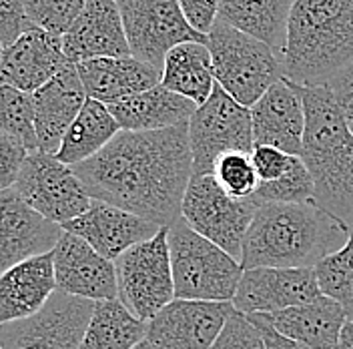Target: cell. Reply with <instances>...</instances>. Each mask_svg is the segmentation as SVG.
Segmentation results:
<instances>
[{
	"instance_id": "obj_1",
	"label": "cell",
	"mask_w": 353,
	"mask_h": 349,
	"mask_svg": "<svg viewBox=\"0 0 353 349\" xmlns=\"http://www.w3.org/2000/svg\"><path fill=\"white\" fill-rule=\"evenodd\" d=\"M72 169L90 199L171 227L181 219L193 177L189 123L163 131H121L101 153Z\"/></svg>"
},
{
	"instance_id": "obj_2",
	"label": "cell",
	"mask_w": 353,
	"mask_h": 349,
	"mask_svg": "<svg viewBox=\"0 0 353 349\" xmlns=\"http://www.w3.org/2000/svg\"><path fill=\"white\" fill-rule=\"evenodd\" d=\"M352 229L311 203H263L245 235L241 267L313 269L350 239Z\"/></svg>"
},
{
	"instance_id": "obj_3",
	"label": "cell",
	"mask_w": 353,
	"mask_h": 349,
	"mask_svg": "<svg viewBox=\"0 0 353 349\" xmlns=\"http://www.w3.org/2000/svg\"><path fill=\"white\" fill-rule=\"evenodd\" d=\"M295 87L305 109L301 159L313 177V203L347 229H353L352 129L327 85Z\"/></svg>"
},
{
	"instance_id": "obj_4",
	"label": "cell",
	"mask_w": 353,
	"mask_h": 349,
	"mask_svg": "<svg viewBox=\"0 0 353 349\" xmlns=\"http://www.w3.org/2000/svg\"><path fill=\"white\" fill-rule=\"evenodd\" d=\"M283 79L325 85L353 65V0H291L285 46L279 52Z\"/></svg>"
},
{
	"instance_id": "obj_5",
	"label": "cell",
	"mask_w": 353,
	"mask_h": 349,
	"mask_svg": "<svg viewBox=\"0 0 353 349\" xmlns=\"http://www.w3.org/2000/svg\"><path fill=\"white\" fill-rule=\"evenodd\" d=\"M207 37L215 83L243 107L251 109L283 79L281 54L263 41L219 19Z\"/></svg>"
},
{
	"instance_id": "obj_6",
	"label": "cell",
	"mask_w": 353,
	"mask_h": 349,
	"mask_svg": "<svg viewBox=\"0 0 353 349\" xmlns=\"http://www.w3.org/2000/svg\"><path fill=\"white\" fill-rule=\"evenodd\" d=\"M169 251L175 299L233 301L243 275L239 259L201 237L183 219L169 227Z\"/></svg>"
},
{
	"instance_id": "obj_7",
	"label": "cell",
	"mask_w": 353,
	"mask_h": 349,
	"mask_svg": "<svg viewBox=\"0 0 353 349\" xmlns=\"http://www.w3.org/2000/svg\"><path fill=\"white\" fill-rule=\"evenodd\" d=\"M117 299L132 315L149 323L154 315L175 299V281L169 251V227L153 239L125 251L117 261Z\"/></svg>"
},
{
	"instance_id": "obj_8",
	"label": "cell",
	"mask_w": 353,
	"mask_h": 349,
	"mask_svg": "<svg viewBox=\"0 0 353 349\" xmlns=\"http://www.w3.org/2000/svg\"><path fill=\"white\" fill-rule=\"evenodd\" d=\"M259 203L251 199H233L219 187L213 174H193L183 197L181 219L227 251L231 257L241 259L243 243L249 225L255 217Z\"/></svg>"
},
{
	"instance_id": "obj_9",
	"label": "cell",
	"mask_w": 353,
	"mask_h": 349,
	"mask_svg": "<svg viewBox=\"0 0 353 349\" xmlns=\"http://www.w3.org/2000/svg\"><path fill=\"white\" fill-rule=\"evenodd\" d=\"M189 143L193 174L213 173V165L221 154L251 153L255 149L251 109L215 85L207 103L197 107L189 119Z\"/></svg>"
},
{
	"instance_id": "obj_10",
	"label": "cell",
	"mask_w": 353,
	"mask_h": 349,
	"mask_svg": "<svg viewBox=\"0 0 353 349\" xmlns=\"http://www.w3.org/2000/svg\"><path fill=\"white\" fill-rule=\"evenodd\" d=\"M125 26L131 57L163 70L165 57L183 43H209L181 10L179 0H114Z\"/></svg>"
},
{
	"instance_id": "obj_11",
	"label": "cell",
	"mask_w": 353,
	"mask_h": 349,
	"mask_svg": "<svg viewBox=\"0 0 353 349\" xmlns=\"http://www.w3.org/2000/svg\"><path fill=\"white\" fill-rule=\"evenodd\" d=\"M12 189L30 209L57 225L83 215L92 201L72 167L41 151L26 157Z\"/></svg>"
},
{
	"instance_id": "obj_12",
	"label": "cell",
	"mask_w": 353,
	"mask_h": 349,
	"mask_svg": "<svg viewBox=\"0 0 353 349\" xmlns=\"http://www.w3.org/2000/svg\"><path fill=\"white\" fill-rule=\"evenodd\" d=\"M92 311L94 301L54 291L37 315L0 326V348L79 349Z\"/></svg>"
},
{
	"instance_id": "obj_13",
	"label": "cell",
	"mask_w": 353,
	"mask_h": 349,
	"mask_svg": "<svg viewBox=\"0 0 353 349\" xmlns=\"http://www.w3.org/2000/svg\"><path fill=\"white\" fill-rule=\"evenodd\" d=\"M227 301L173 299L147 323L151 349H211L233 313Z\"/></svg>"
},
{
	"instance_id": "obj_14",
	"label": "cell",
	"mask_w": 353,
	"mask_h": 349,
	"mask_svg": "<svg viewBox=\"0 0 353 349\" xmlns=\"http://www.w3.org/2000/svg\"><path fill=\"white\" fill-rule=\"evenodd\" d=\"M321 295L313 269H245L233 307L245 315L277 313L289 307L303 306Z\"/></svg>"
},
{
	"instance_id": "obj_15",
	"label": "cell",
	"mask_w": 353,
	"mask_h": 349,
	"mask_svg": "<svg viewBox=\"0 0 353 349\" xmlns=\"http://www.w3.org/2000/svg\"><path fill=\"white\" fill-rule=\"evenodd\" d=\"M57 291L88 301L117 299L114 263L99 255L87 241L63 231L52 249Z\"/></svg>"
},
{
	"instance_id": "obj_16",
	"label": "cell",
	"mask_w": 353,
	"mask_h": 349,
	"mask_svg": "<svg viewBox=\"0 0 353 349\" xmlns=\"http://www.w3.org/2000/svg\"><path fill=\"white\" fill-rule=\"evenodd\" d=\"M61 227L63 231L87 241L99 255L112 263L134 245L153 239L163 229L157 223L97 199L90 201V207L83 215Z\"/></svg>"
},
{
	"instance_id": "obj_17",
	"label": "cell",
	"mask_w": 353,
	"mask_h": 349,
	"mask_svg": "<svg viewBox=\"0 0 353 349\" xmlns=\"http://www.w3.org/2000/svg\"><path fill=\"white\" fill-rule=\"evenodd\" d=\"M63 227L30 209L14 189L0 191V275L17 263L50 253Z\"/></svg>"
},
{
	"instance_id": "obj_18",
	"label": "cell",
	"mask_w": 353,
	"mask_h": 349,
	"mask_svg": "<svg viewBox=\"0 0 353 349\" xmlns=\"http://www.w3.org/2000/svg\"><path fill=\"white\" fill-rule=\"evenodd\" d=\"M255 147H275L293 157H301L305 109L297 87L281 79L251 107Z\"/></svg>"
},
{
	"instance_id": "obj_19",
	"label": "cell",
	"mask_w": 353,
	"mask_h": 349,
	"mask_svg": "<svg viewBox=\"0 0 353 349\" xmlns=\"http://www.w3.org/2000/svg\"><path fill=\"white\" fill-rule=\"evenodd\" d=\"M68 65L63 39L32 28L10 46L2 48L0 83L32 94Z\"/></svg>"
},
{
	"instance_id": "obj_20",
	"label": "cell",
	"mask_w": 353,
	"mask_h": 349,
	"mask_svg": "<svg viewBox=\"0 0 353 349\" xmlns=\"http://www.w3.org/2000/svg\"><path fill=\"white\" fill-rule=\"evenodd\" d=\"M70 65L105 57H131L121 10L114 0H88L81 17L63 37Z\"/></svg>"
},
{
	"instance_id": "obj_21",
	"label": "cell",
	"mask_w": 353,
	"mask_h": 349,
	"mask_svg": "<svg viewBox=\"0 0 353 349\" xmlns=\"http://www.w3.org/2000/svg\"><path fill=\"white\" fill-rule=\"evenodd\" d=\"M88 101L77 65L65 66L54 79L32 92L34 131L41 153L57 154L68 127Z\"/></svg>"
},
{
	"instance_id": "obj_22",
	"label": "cell",
	"mask_w": 353,
	"mask_h": 349,
	"mask_svg": "<svg viewBox=\"0 0 353 349\" xmlns=\"http://www.w3.org/2000/svg\"><path fill=\"white\" fill-rule=\"evenodd\" d=\"M57 291L52 251L17 263L0 275V326L37 315Z\"/></svg>"
},
{
	"instance_id": "obj_23",
	"label": "cell",
	"mask_w": 353,
	"mask_h": 349,
	"mask_svg": "<svg viewBox=\"0 0 353 349\" xmlns=\"http://www.w3.org/2000/svg\"><path fill=\"white\" fill-rule=\"evenodd\" d=\"M88 99L112 105L161 85V70L134 57H105L77 65Z\"/></svg>"
},
{
	"instance_id": "obj_24",
	"label": "cell",
	"mask_w": 353,
	"mask_h": 349,
	"mask_svg": "<svg viewBox=\"0 0 353 349\" xmlns=\"http://www.w3.org/2000/svg\"><path fill=\"white\" fill-rule=\"evenodd\" d=\"M263 315L279 333L311 349H335L339 333L347 321V309L325 295L303 306Z\"/></svg>"
},
{
	"instance_id": "obj_25",
	"label": "cell",
	"mask_w": 353,
	"mask_h": 349,
	"mask_svg": "<svg viewBox=\"0 0 353 349\" xmlns=\"http://www.w3.org/2000/svg\"><path fill=\"white\" fill-rule=\"evenodd\" d=\"M110 114L119 123L121 131L147 132L171 129L181 123H189L197 105L163 85L145 92L132 94L119 103L109 105Z\"/></svg>"
},
{
	"instance_id": "obj_26",
	"label": "cell",
	"mask_w": 353,
	"mask_h": 349,
	"mask_svg": "<svg viewBox=\"0 0 353 349\" xmlns=\"http://www.w3.org/2000/svg\"><path fill=\"white\" fill-rule=\"evenodd\" d=\"M161 85L193 101L197 107L207 103L217 85L209 46L203 43H183L171 48L161 70Z\"/></svg>"
},
{
	"instance_id": "obj_27",
	"label": "cell",
	"mask_w": 353,
	"mask_h": 349,
	"mask_svg": "<svg viewBox=\"0 0 353 349\" xmlns=\"http://www.w3.org/2000/svg\"><path fill=\"white\" fill-rule=\"evenodd\" d=\"M289 8L291 0H219L217 19L281 52Z\"/></svg>"
},
{
	"instance_id": "obj_28",
	"label": "cell",
	"mask_w": 353,
	"mask_h": 349,
	"mask_svg": "<svg viewBox=\"0 0 353 349\" xmlns=\"http://www.w3.org/2000/svg\"><path fill=\"white\" fill-rule=\"evenodd\" d=\"M121 132L119 123L107 105L88 99L79 117L68 127L57 159L68 167H77L99 154Z\"/></svg>"
},
{
	"instance_id": "obj_29",
	"label": "cell",
	"mask_w": 353,
	"mask_h": 349,
	"mask_svg": "<svg viewBox=\"0 0 353 349\" xmlns=\"http://www.w3.org/2000/svg\"><path fill=\"white\" fill-rule=\"evenodd\" d=\"M147 337V323L119 299L97 301L79 349H134Z\"/></svg>"
},
{
	"instance_id": "obj_30",
	"label": "cell",
	"mask_w": 353,
	"mask_h": 349,
	"mask_svg": "<svg viewBox=\"0 0 353 349\" xmlns=\"http://www.w3.org/2000/svg\"><path fill=\"white\" fill-rule=\"evenodd\" d=\"M321 295L335 299L353 317V229L341 249L327 255L313 267Z\"/></svg>"
},
{
	"instance_id": "obj_31",
	"label": "cell",
	"mask_w": 353,
	"mask_h": 349,
	"mask_svg": "<svg viewBox=\"0 0 353 349\" xmlns=\"http://www.w3.org/2000/svg\"><path fill=\"white\" fill-rule=\"evenodd\" d=\"M0 131L19 139L30 153L39 151L32 94L0 83Z\"/></svg>"
},
{
	"instance_id": "obj_32",
	"label": "cell",
	"mask_w": 353,
	"mask_h": 349,
	"mask_svg": "<svg viewBox=\"0 0 353 349\" xmlns=\"http://www.w3.org/2000/svg\"><path fill=\"white\" fill-rule=\"evenodd\" d=\"M313 197H315V187L307 165L303 163L301 157H291L285 174L279 181L259 185L253 199L259 205L263 203L297 205V203H311Z\"/></svg>"
},
{
	"instance_id": "obj_33",
	"label": "cell",
	"mask_w": 353,
	"mask_h": 349,
	"mask_svg": "<svg viewBox=\"0 0 353 349\" xmlns=\"http://www.w3.org/2000/svg\"><path fill=\"white\" fill-rule=\"evenodd\" d=\"M213 177L219 187L233 199H251L259 187L251 153H225L213 165Z\"/></svg>"
},
{
	"instance_id": "obj_34",
	"label": "cell",
	"mask_w": 353,
	"mask_h": 349,
	"mask_svg": "<svg viewBox=\"0 0 353 349\" xmlns=\"http://www.w3.org/2000/svg\"><path fill=\"white\" fill-rule=\"evenodd\" d=\"M87 2L88 0H24V6L34 28L63 39L85 10Z\"/></svg>"
},
{
	"instance_id": "obj_35",
	"label": "cell",
	"mask_w": 353,
	"mask_h": 349,
	"mask_svg": "<svg viewBox=\"0 0 353 349\" xmlns=\"http://www.w3.org/2000/svg\"><path fill=\"white\" fill-rule=\"evenodd\" d=\"M211 349H265L263 335L249 315L233 309Z\"/></svg>"
},
{
	"instance_id": "obj_36",
	"label": "cell",
	"mask_w": 353,
	"mask_h": 349,
	"mask_svg": "<svg viewBox=\"0 0 353 349\" xmlns=\"http://www.w3.org/2000/svg\"><path fill=\"white\" fill-rule=\"evenodd\" d=\"M30 151L12 134L0 131V191L12 189Z\"/></svg>"
},
{
	"instance_id": "obj_37",
	"label": "cell",
	"mask_w": 353,
	"mask_h": 349,
	"mask_svg": "<svg viewBox=\"0 0 353 349\" xmlns=\"http://www.w3.org/2000/svg\"><path fill=\"white\" fill-rule=\"evenodd\" d=\"M32 22L26 14L24 0H0V46L6 48L19 41L24 32L32 30Z\"/></svg>"
},
{
	"instance_id": "obj_38",
	"label": "cell",
	"mask_w": 353,
	"mask_h": 349,
	"mask_svg": "<svg viewBox=\"0 0 353 349\" xmlns=\"http://www.w3.org/2000/svg\"><path fill=\"white\" fill-rule=\"evenodd\" d=\"M293 154H287L275 147H255L251 151V161L255 167V173L259 177V185L279 181L285 174L289 161Z\"/></svg>"
},
{
	"instance_id": "obj_39",
	"label": "cell",
	"mask_w": 353,
	"mask_h": 349,
	"mask_svg": "<svg viewBox=\"0 0 353 349\" xmlns=\"http://www.w3.org/2000/svg\"><path fill=\"white\" fill-rule=\"evenodd\" d=\"M187 22L201 32L209 34L219 14V0H179Z\"/></svg>"
},
{
	"instance_id": "obj_40",
	"label": "cell",
	"mask_w": 353,
	"mask_h": 349,
	"mask_svg": "<svg viewBox=\"0 0 353 349\" xmlns=\"http://www.w3.org/2000/svg\"><path fill=\"white\" fill-rule=\"evenodd\" d=\"M333 90L339 107L343 110V117L353 132V65L339 74H335L330 83H325Z\"/></svg>"
},
{
	"instance_id": "obj_41",
	"label": "cell",
	"mask_w": 353,
	"mask_h": 349,
	"mask_svg": "<svg viewBox=\"0 0 353 349\" xmlns=\"http://www.w3.org/2000/svg\"><path fill=\"white\" fill-rule=\"evenodd\" d=\"M249 317H251V321H253V323L259 328V331H261L265 349H311L309 346H305V343L295 341V339H289L283 333H279L277 329L273 328V326L265 319L263 313H253V315H249Z\"/></svg>"
},
{
	"instance_id": "obj_42",
	"label": "cell",
	"mask_w": 353,
	"mask_h": 349,
	"mask_svg": "<svg viewBox=\"0 0 353 349\" xmlns=\"http://www.w3.org/2000/svg\"><path fill=\"white\" fill-rule=\"evenodd\" d=\"M335 349H353V317H350L345 321V326L339 333V339H337V346Z\"/></svg>"
},
{
	"instance_id": "obj_43",
	"label": "cell",
	"mask_w": 353,
	"mask_h": 349,
	"mask_svg": "<svg viewBox=\"0 0 353 349\" xmlns=\"http://www.w3.org/2000/svg\"><path fill=\"white\" fill-rule=\"evenodd\" d=\"M134 349H151V346H149V341L145 339L143 343H139V346H137V348H134Z\"/></svg>"
},
{
	"instance_id": "obj_44",
	"label": "cell",
	"mask_w": 353,
	"mask_h": 349,
	"mask_svg": "<svg viewBox=\"0 0 353 349\" xmlns=\"http://www.w3.org/2000/svg\"><path fill=\"white\" fill-rule=\"evenodd\" d=\"M0 54H2V46H0Z\"/></svg>"
},
{
	"instance_id": "obj_45",
	"label": "cell",
	"mask_w": 353,
	"mask_h": 349,
	"mask_svg": "<svg viewBox=\"0 0 353 349\" xmlns=\"http://www.w3.org/2000/svg\"><path fill=\"white\" fill-rule=\"evenodd\" d=\"M0 349H2V348H0Z\"/></svg>"
}]
</instances>
